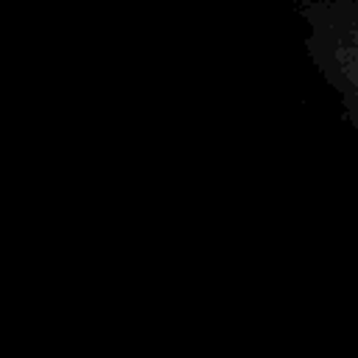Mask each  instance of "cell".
<instances>
[{"instance_id":"1","label":"cell","mask_w":358,"mask_h":358,"mask_svg":"<svg viewBox=\"0 0 358 358\" xmlns=\"http://www.w3.org/2000/svg\"><path fill=\"white\" fill-rule=\"evenodd\" d=\"M302 45L319 78L338 95L358 131V0H296Z\"/></svg>"}]
</instances>
